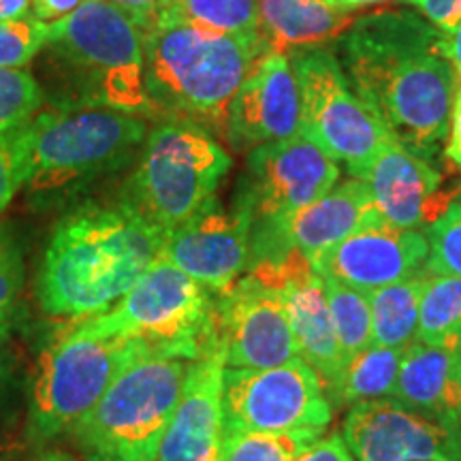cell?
I'll return each mask as SVG.
<instances>
[{"label":"cell","instance_id":"cell-1","mask_svg":"<svg viewBox=\"0 0 461 461\" xmlns=\"http://www.w3.org/2000/svg\"><path fill=\"white\" fill-rule=\"evenodd\" d=\"M336 54L355 95L395 141L436 160L451 126L461 79L442 48V31L411 9L357 15Z\"/></svg>","mask_w":461,"mask_h":461},{"label":"cell","instance_id":"cell-2","mask_svg":"<svg viewBox=\"0 0 461 461\" xmlns=\"http://www.w3.org/2000/svg\"><path fill=\"white\" fill-rule=\"evenodd\" d=\"M167 230L122 197L88 201L51 229L37 276L43 312L73 322L112 310L158 261Z\"/></svg>","mask_w":461,"mask_h":461},{"label":"cell","instance_id":"cell-3","mask_svg":"<svg viewBox=\"0 0 461 461\" xmlns=\"http://www.w3.org/2000/svg\"><path fill=\"white\" fill-rule=\"evenodd\" d=\"M141 31L149 118L186 120L224 137L235 92L272 51L263 34L235 37L169 15Z\"/></svg>","mask_w":461,"mask_h":461},{"label":"cell","instance_id":"cell-4","mask_svg":"<svg viewBox=\"0 0 461 461\" xmlns=\"http://www.w3.org/2000/svg\"><path fill=\"white\" fill-rule=\"evenodd\" d=\"M148 132L146 118L109 107L43 109L11 135L22 188L34 197L73 193L132 163Z\"/></svg>","mask_w":461,"mask_h":461},{"label":"cell","instance_id":"cell-5","mask_svg":"<svg viewBox=\"0 0 461 461\" xmlns=\"http://www.w3.org/2000/svg\"><path fill=\"white\" fill-rule=\"evenodd\" d=\"M75 95L67 105H96L149 118L143 31L109 0H84L50 24L45 45Z\"/></svg>","mask_w":461,"mask_h":461},{"label":"cell","instance_id":"cell-6","mask_svg":"<svg viewBox=\"0 0 461 461\" xmlns=\"http://www.w3.org/2000/svg\"><path fill=\"white\" fill-rule=\"evenodd\" d=\"M230 167L233 158L214 132L186 120H160L120 197L169 233L216 203Z\"/></svg>","mask_w":461,"mask_h":461},{"label":"cell","instance_id":"cell-7","mask_svg":"<svg viewBox=\"0 0 461 461\" xmlns=\"http://www.w3.org/2000/svg\"><path fill=\"white\" fill-rule=\"evenodd\" d=\"M79 322L103 338L176 359L197 361L218 346L216 295L163 257L112 310Z\"/></svg>","mask_w":461,"mask_h":461},{"label":"cell","instance_id":"cell-8","mask_svg":"<svg viewBox=\"0 0 461 461\" xmlns=\"http://www.w3.org/2000/svg\"><path fill=\"white\" fill-rule=\"evenodd\" d=\"M190 366L176 357H132L71 434L88 461H158Z\"/></svg>","mask_w":461,"mask_h":461},{"label":"cell","instance_id":"cell-9","mask_svg":"<svg viewBox=\"0 0 461 461\" xmlns=\"http://www.w3.org/2000/svg\"><path fill=\"white\" fill-rule=\"evenodd\" d=\"M140 353H146L141 346L103 338L75 322L39 357L28 400V438L43 445L73 434L113 378Z\"/></svg>","mask_w":461,"mask_h":461},{"label":"cell","instance_id":"cell-10","mask_svg":"<svg viewBox=\"0 0 461 461\" xmlns=\"http://www.w3.org/2000/svg\"><path fill=\"white\" fill-rule=\"evenodd\" d=\"M286 56L299 86V132L338 165L344 163L350 177H361L393 135L350 88L336 50L325 43Z\"/></svg>","mask_w":461,"mask_h":461},{"label":"cell","instance_id":"cell-11","mask_svg":"<svg viewBox=\"0 0 461 461\" xmlns=\"http://www.w3.org/2000/svg\"><path fill=\"white\" fill-rule=\"evenodd\" d=\"M222 419L224 434L327 429L333 406L314 367L293 357L274 367H224Z\"/></svg>","mask_w":461,"mask_h":461},{"label":"cell","instance_id":"cell-12","mask_svg":"<svg viewBox=\"0 0 461 461\" xmlns=\"http://www.w3.org/2000/svg\"><path fill=\"white\" fill-rule=\"evenodd\" d=\"M380 218L383 214L374 203L367 184L359 177H348L280 221L252 224L248 267L278 263L291 250L302 252L312 263L331 246Z\"/></svg>","mask_w":461,"mask_h":461},{"label":"cell","instance_id":"cell-13","mask_svg":"<svg viewBox=\"0 0 461 461\" xmlns=\"http://www.w3.org/2000/svg\"><path fill=\"white\" fill-rule=\"evenodd\" d=\"M339 165L302 132L248 152L241 197L255 222L280 221L336 186Z\"/></svg>","mask_w":461,"mask_h":461},{"label":"cell","instance_id":"cell-14","mask_svg":"<svg viewBox=\"0 0 461 461\" xmlns=\"http://www.w3.org/2000/svg\"><path fill=\"white\" fill-rule=\"evenodd\" d=\"M216 336L227 367H274L299 357L282 293L250 274L216 297Z\"/></svg>","mask_w":461,"mask_h":461},{"label":"cell","instance_id":"cell-15","mask_svg":"<svg viewBox=\"0 0 461 461\" xmlns=\"http://www.w3.org/2000/svg\"><path fill=\"white\" fill-rule=\"evenodd\" d=\"M342 436L357 461H461V428L423 417L393 397L350 406Z\"/></svg>","mask_w":461,"mask_h":461},{"label":"cell","instance_id":"cell-16","mask_svg":"<svg viewBox=\"0 0 461 461\" xmlns=\"http://www.w3.org/2000/svg\"><path fill=\"white\" fill-rule=\"evenodd\" d=\"M252 222V207L241 194L229 210L216 201L193 221L169 230L160 257L218 297L246 272Z\"/></svg>","mask_w":461,"mask_h":461},{"label":"cell","instance_id":"cell-17","mask_svg":"<svg viewBox=\"0 0 461 461\" xmlns=\"http://www.w3.org/2000/svg\"><path fill=\"white\" fill-rule=\"evenodd\" d=\"M429 257L428 235L380 218L331 246L312 261L314 272L367 293L417 278Z\"/></svg>","mask_w":461,"mask_h":461},{"label":"cell","instance_id":"cell-18","mask_svg":"<svg viewBox=\"0 0 461 461\" xmlns=\"http://www.w3.org/2000/svg\"><path fill=\"white\" fill-rule=\"evenodd\" d=\"M246 274L276 286L282 293V302L297 339L299 357L314 367L325 383V391L330 389L342 370V361L338 353L325 282L314 272L312 263L302 252L291 250L278 263L250 265Z\"/></svg>","mask_w":461,"mask_h":461},{"label":"cell","instance_id":"cell-19","mask_svg":"<svg viewBox=\"0 0 461 461\" xmlns=\"http://www.w3.org/2000/svg\"><path fill=\"white\" fill-rule=\"evenodd\" d=\"M302 103L291 60L267 51L252 65L229 107L224 140L238 152L286 140L299 131Z\"/></svg>","mask_w":461,"mask_h":461},{"label":"cell","instance_id":"cell-20","mask_svg":"<svg viewBox=\"0 0 461 461\" xmlns=\"http://www.w3.org/2000/svg\"><path fill=\"white\" fill-rule=\"evenodd\" d=\"M224 367L221 344L193 361L180 402L160 440L158 461H221Z\"/></svg>","mask_w":461,"mask_h":461},{"label":"cell","instance_id":"cell-21","mask_svg":"<svg viewBox=\"0 0 461 461\" xmlns=\"http://www.w3.org/2000/svg\"><path fill=\"white\" fill-rule=\"evenodd\" d=\"M370 188L383 218L395 227L419 229L445 212L440 194L442 173L419 154L391 137L359 177Z\"/></svg>","mask_w":461,"mask_h":461},{"label":"cell","instance_id":"cell-22","mask_svg":"<svg viewBox=\"0 0 461 461\" xmlns=\"http://www.w3.org/2000/svg\"><path fill=\"white\" fill-rule=\"evenodd\" d=\"M393 400L438 423L461 428V353L412 342L402 359Z\"/></svg>","mask_w":461,"mask_h":461},{"label":"cell","instance_id":"cell-23","mask_svg":"<svg viewBox=\"0 0 461 461\" xmlns=\"http://www.w3.org/2000/svg\"><path fill=\"white\" fill-rule=\"evenodd\" d=\"M355 20V11L336 9L325 0H258L261 34L267 48L280 54L339 39Z\"/></svg>","mask_w":461,"mask_h":461},{"label":"cell","instance_id":"cell-24","mask_svg":"<svg viewBox=\"0 0 461 461\" xmlns=\"http://www.w3.org/2000/svg\"><path fill=\"white\" fill-rule=\"evenodd\" d=\"M408 348V346H406ZM406 348L372 344L339 370L336 383L327 389L333 408H350L361 402L393 397Z\"/></svg>","mask_w":461,"mask_h":461},{"label":"cell","instance_id":"cell-25","mask_svg":"<svg viewBox=\"0 0 461 461\" xmlns=\"http://www.w3.org/2000/svg\"><path fill=\"white\" fill-rule=\"evenodd\" d=\"M423 276L367 291L372 314L374 344L387 348H406L419 327V302Z\"/></svg>","mask_w":461,"mask_h":461},{"label":"cell","instance_id":"cell-26","mask_svg":"<svg viewBox=\"0 0 461 461\" xmlns=\"http://www.w3.org/2000/svg\"><path fill=\"white\" fill-rule=\"evenodd\" d=\"M461 338V278L423 276L419 302V327L414 339L428 346L455 348Z\"/></svg>","mask_w":461,"mask_h":461},{"label":"cell","instance_id":"cell-27","mask_svg":"<svg viewBox=\"0 0 461 461\" xmlns=\"http://www.w3.org/2000/svg\"><path fill=\"white\" fill-rule=\"evenodd\" d=\"M322 282H325L333 330H336L339 361L344 367V363H348L355 355L374 344L370 303H367L366 293L359 288L333 278H322Z\"/></svg>","mask_w":461,"mask_h":461},{"label":"cell","instance_id":"cell-28","mask_svg":"<svg viewBox=\"0 0 461 461\" xmlns=\"http://www.w3.org/2000/svg\"><path fill=\"white\" fill-rule=\"evenodd\" d=\"M160 15L176 17L216 32L235 34V37L261 34L258 0H169Z\"/></svg>","mask_w":461,"mask_h":461},{"label":"cell","instance_id":"cell-29","mask_svg":"<svg viewBox=\"0 0 461 461\" xmlns=\"http://www.w3.org/2000/svg\"><path fill=\"white\" fill-rule=\"evenodd\" d=\"M322 428L291 431H230L221 461H293L322 438Z\"/></svg>","mask_w":461,"mask_h":461},{"label":"cell","instance_id":"cell-30","mask_svg":"<svg viewBox=\"0 0 461 461\" xmlns=\"http://www.w3.org/2000/svg\"><path fill=\"white\" fill-rule=\"evenodd\" d=\"M43 88L24 68L0 67V137L14 135L43 107Z\"/></svg>","mask_w":461,"mask_h":461},{"label":"cell","instance_id":"cell-31","mask_svg":"<svg viewBox=\"0 0 461 461\" xmlns=\"http://www.w3.org/2000/svg\"><path fill=\"white\" fill-rule=\"evenodd\" d=\"M429 257L425 272L461 278V201L451 205L428 227Z\"/></svg>","mask_w":461,"mask_h":461},{"label":"cell","instance_id":"cell-32","mask_svg":"<svg viewBox=\"0 0 461 461\" xmlns=\"http://www.w3.org/2000/svg\"><path fill=\"white\" fill-rule=\"evenodd\" d=\"M50 39V24L26 17V20L0 22V67L24 68L45 50Z\"/></svg>","mask_w":461,"mask_h":461},{"label":"cell","instance_id":"cell-33","mask_svg":"<svg viewBox=\"0 0 461 461\" xmlns=\"http://www.w3.org/2000/svg\"><path fill=\"white\" fill-rule=\"evenodd\" d=\"M24 288V261L9 233L0 230V338L14 322L17 302Z\"/></svg>","mask_w":461,"mask_h":461},{"label":"cell","instance_id":"cell-34","mask_svg":"<svg viewBox=\"0 0 461 461\" xmlns=\"http://www.w3.org/2000/svg\"><path fill=\"white\" fill-rule=\"evenodd\" d=\"M22 188L20 167L14 148V137H0V216L11 205L15 193Z\"/></svg>","mask_w":461,"mask_h":461},{"label":"cell","instance_id":"cell-35","mask_svg":"<svg viewBox=\"0 0 461 461\" xmlns=\"http://www.w3.org/2000/svg\"><path fill=\"white\" fill-rule=\"evenodd\" d=\"M412 5L440 31H448L461 22V0H402Z\"/></svg>","mask_w":461,"mask_h":461},{"label":"cell","instance_id":"cell-36","mask_svg":"<svg viewBox=\"0 0 461 461\" xmlns=\"http://www.w3.org/2000/svg\"><path fill=\"white\" fill-rule=\"evenodd\" d=\"M293 461H357L355 455L350 453L342 434H330L314 442L308 451H303Z\"/></svg>","mask_w":461,"mask_h":461},{"label":"cell","instance_id":"cell-37","mask_svg":"<svg viewBox=\"0 0 461 461\" xmlns=\"http://www.w3.org/2000/svg\"><path fill=\"white\" fill-rule=\"evenodd\" d=\"M109 3L122 7L141 28H148L157 17L163 14L169 0H109Z\"/></svg>","mask_w":461,"mask_h":461},{"label":"cell","instance_id":"cell-38","mask_svg":"<svg viewBox=\"0 0 461 461\" xmlns=\"http://www.w3.org/2000/svg\"><path fill=\"white\" fill-rule=\"evenodd\" d=\"M445 157L461 171V84L455 92L451 107V126H448V137L445 146Z\"/></svg>","mask_w":461,"mask_h":461},{"label":"cell","instance_id":"cell-39","mask_svg":"<svg viewBox=\"0 0 461 461\" xmlns=\"http://www.w3.org/2000/svg\"><path fill=\"white\" fill-rule=\"evenodd\" d=\"M84 0H32V15L45 24H54L62 17L71 15Z\"/></svg>","mask_w":461,"mask_h":461},{"label":"cell","instance_id":"cell-40","mask_svg":"<svg viewBox=\"0 0 461 461\" xmlns=\"http://www.w3.org/2000/svg\"><path fill=\"white\" fill-rule=\"evenodd\" d=\"M442 48H445L447 58L453 62L461 79V22L448 31H442Z\"/></svg>","mask_w":461,"mask_h":461},{"label":"cell","instance_id":"cell-41","mask_svg":"<svg viewBox=\"0 0 461 461\" xmlns=\"http://www.w3.org/2000/svg\"><path fill=\"white\" fill-rule=\"evenodd\" d=\"M32 0H0V22H15L34 17Z\"/></svg>","mask_w":461,"mask_h":461},{"label":"cell","instance_id":"cell-42","mask_svg":"<svg viewBox=\"0 0 461 461\" xmlns=\"http://www.w3.org/2000/svg\"><path fill=\"white\" fill-rule=\"evenodd\" d=\"M28 461H82V459L75 457L73 453L62 451V448H48V451L39 453L37 457H32Z\"/></svg>","mask_w":461,"mask_h":461},{"label":"cell","instance_id":"cell-43","mask_svg":"<svg viewBox=\"0 0 461 461\" xmlns=\"http://www.w3.org/2000/svg\"><path fill=\"white\" fill-rule=\"evenodd\" d=\"M331 7L342 9V11H355L366 7V5H376V3H387V0H325Z\"/></svg>","mask_w":461,"mask_h":461},{"label":"cell","instance_id":"cell-44","mask_svg":"<svg viewBox=\"0 0 461 461\" xmlns=\"http://www.w3.org/2000/svg\"><path fill=\"white\" fill-rule=\"evenodd\" d=\"M455 348H457V350H459V353H461V338H459V342H457V344H455Z\"/></svg>","mask_w":461,"mask_h":461}]
</instances>
